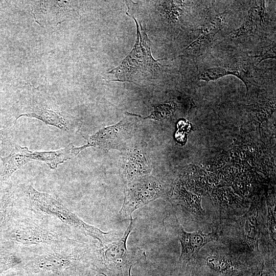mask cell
Here are the masks:
<instances>
[{
    "label": "cell",
    "instance_id": "6da1fadb",
    "mask_svg": "<svg viewBox=\"0 0 276 276\" xmlns=\"http://www.w3.org/2000/svg\"><path fill=\"white\" fill-rule=\"evenodd\" d=\"M33 211L13 217L0 238L4 245L26 251L79 242L71 238L67 226L55 223L51 221V217Z\"/></svg>",
    "mask_w": 276,
    "mask_h": 276
},
{
    "label": "cell",
    "instance_id": "7a4b0ae2",
    "mask_svg": "<svg viewBox=\"0 0 276 276\" xmlns=\"http://www.w3.org/2000/svg\"><path fill=\"white\" fill-rule=\"evenodd\" d=\"M130 223L122 237L117 241L89 245L87 264L104 276H131L132 266L143 258L145 250L141 248L128 249L126 242L134 228L136 218Z\"/></svg>",
    "mask_w": 276,
    "mask_h": 276
},
{
    "label": "cell",
    "instance_id": "3957f363",
    "mask_svg": "<svg viewBox=\"0 0 276 276\" xmlns=\"http://www.w3.org/2000/svg\"><path fill=\"white\" fill-rule=\"evenodd\" d=\"M89 244L80 241L24 251L22 268L29 275L56 276L81 264L87 265Z\"/></svg>",
    "mask_w": 276,
    "mask_h": 276
},
{
    "label": "cell",
    "instance_id": "277c9868",
    "mask_svg": "<svg viewBox=\"0 0 276 276\" xmlns=\"http://www.w3.org/2000/svg\"><path fill=\"white\" fill-rule=\"evenodd\" d=\"M20 190L30 210L58 220L70 228L98 240L99 243L108 242L113 238V231L104 232L86 223L52 195L38 191L29 185H22Z\"/></svg>",
    "mask_w": 276,
    "mask_h": 276
},
{
    "label": "cell",
    "instance_id": "5b68a950",
    "mask_svg": "<svg viewBox=\"0 0 276 276\" xmlns=\"http://www.w3.org/2000/svg\"><path fill=\"white\" fill-rule=\"evenodd\" d=\"M136 26V40L131 52L118 67L108 72L113 81H136L150 77L161 68L159 63L162 59L155 60L151 53L150 40L142 25L140 26L134 17Z\"/></svg>",
    "mask_w": 276,
    "mask_h": 276
},
{
    "label": "cell",
    "instance_id": "8992f818",
    "mask_svg": "<svg viewBox=\"0 0 276 276\" xmlns=\"http://www.w3.org/2000/svg\"><path fill=\"white\" fill-rule=\"evenodd\" d=\"M165 184L158 178L148 175L125 185L124 199L119 211L121 219H130L135 210L167 195Z\"/></svg>",
    "mask_w": 276,
    "mask_h": 276
},
{
    "label": "cell",
    "instance_id": "52a82bcc",
    "mask_svg": "<svg viewBox=\"0 0 276 276\" xmlns=\"http://www.w3.org/2000/svg\"><path fill=\"white\" fill-rule=\"evenodd\" d=\"M137 118L129 113L119 122L99 129L91 135L84 136L87 148L100 147L105 150H122L126 142L130 139L137 123Z\"/></svg>",
    "mask_w": 276,
    "mask_h": 276
},
{
    "label": "cell",
    "instance_id": "ba28073f",
    "mask_svg": "<svg viewBox=\"0 0 276 276\" xmlns=\"http://www.w3.org/2000/svg\"><path fill=\"white\" fill-rule=\"evenodd\" d=\"M216 232L204 234L200 230L189 233L179 226L177 238L181 245L179 261L189 264L195 259L200 249L208 243L217 239Z\"/></svg>",
    "mask_w": 276,
    "mask_h": 276
},
{
    "label": "cell",
    "instance_id": "9c48e42d",
    "mask_svg": "<svg viewBox=\"0 0 276 276\" xmlns=\"http://www.w3.org/2000/svg\"><path fill=\"white\" fill-rule=\"evenodd\" d=\"M121 151L123 158L121 174L125 185L149 175L151 168L142 150L131 148Z\"/></svg>",
    "mask_w": 276,
    "mask_h": 276
},
{
    "label": "cell",
    "instance_id": "30bf717a",
    "mask_svg": "<svg viewBox=\"0 0 276 276\" xmlns=\"http://www.w3.org/2000/svg\"><path fill=\"white\" fill-rule=\"evenodd\" d=\"M224 18L223 14L208 17L201 27L200 35L185 48V52L194 55L200 54L212 43L223 27Z\"/></svg>",
    "mask_w": 276,
    "mask_h": 276
},
{
    "label": "cell",
    "instance_id": "8fae6325",
    "mask_svg": "<svg viewBox=\"0 0 276 276\" xmlns=\"http://www.w3.org/2000/svg\"><path fill=\"white\" fill-rule=\"evenodd\" d=\"M84 149V145L76 147L70 143L66 147L56 151L33 152L28 149L27 155L31 160L42 161L51 169H55L59 165L76 157Z\"/></svg>",
    "mask_w": 276,
    "mask_h": 276
},
{
    "label": "cell",
    "instance_id": "7c38bea8",
    "mask_svg": "<svg viewBox=\"0 0 276 276\" xmlns=\"http://www.w3.org/2000/svg\"><path fill=\"white\" fill-rule=\"evenodd\" d=\"M229 75H234L240 78L245 83L247 91H248L254 80L250 66L246 64L234 67L209 68L200 74L199 79L209 82Z\"/></svg>",
    "mask_w": 276,
    "mask_h": 276
},
{
    "label": "cell",
    "instance_id": "4fadbf2b",
    "mask_svg": "<svg viewBox=\"0 0 276 276\" xmlns=\"http://www.w3.org/2000/svg\"><path fill=\"white\" fill-rule=\"evenodd\" d=\"M205 269L212 276H235L239 269L228 257L219 254L208 256L205 259Z\"/></svg>",
    "mask_w": 276,
    "mask_h": 276
},
{
    "label": "cell",
    "instance_id": "5bb4252c",
    "mask_svg": "<svg viewBox=\"0 0 276 276\" xmlns=\"http://www.w3.org/2000/svg\"><path fill=\"white\" fill-rule=\"evenodd\" d=\"M27 147L16 146L7 156L1 158L2 162L1 180H7L21 167L32 161L28 156Z\"/></svg>",
    "mask_w": 276,
    "mask_h": 276
},
{
    "label": "cell",
    "instance_id": "9a60e30c",
    "mask_svg": "<svg viewBox=\"0 0 276 276\" xmlns=\"http://www.w3.org/2000/svg\"><path fill=\"white\" fill-rule=\"evenodd\" d=\"M254 2L242 24L230 33L229 35L232 38H237L252 33L258 26L262 25L264 17V1Z\"/></svg>",
    "mask_w": 276,
    "mask_h": 276
},
{
    "label": "cell",
    "instance_id": "2e32d148",
    "mask_svg": "<svg viewBox=\"0 0 276 276\" xmlns=\"http://www.w3.org/2000/svg\"><path fill=\"white\" fill-rule=\"evenodd\" d=\"M259 211L252 205L245 215L243 225V235L246 243L254 250L258 251L260 238Z\"/></svg>",
    "mask_w": 276,
    "mask_h": 276
},
{
    "label": "cell",
    "instance_id": "e0dca14e",
    "mask_svg": "<svg viewBox=\"0 0 276 276\" xmlns=\"http://www.w3.org/2000/svg\"><path fill=\"white\" fill-rule=\"evenodd\" d=\"M175 204L191 213L201 215L203 210L201 205V199L188 191L182 185H178L174 193Z\"/></svg>",
    "mask_w": 276,
    "mask_h": 276
},
{
    "label": "cell",
    "instance_id": "ac0fdd59",
    "mask_svg": "<svg viewBox=\"0 0 276 276\" xmlns=\"http://www.w3.org/2000/svg\"><path fill=\"white\" fill-rule=\"evenodd\" d=\"M21 116L36 118L47 125L53 126L62 130L67 131L69 129V125L60 113L44 107H36L31 112L19 115L16 120Z\"/></svg>",
    "mask_w": 276,
    "mask_h": 276
},
{
    "label": "cell",
    "instance_id": "d6986e66",
    "mask_svg": "<svg viewBox=\"0 0 276 276\" xmlns=\"http://www.w3.org/2000/svg\"><path fill=\"white\" fill-rule=\"evenodd\" d=\"M15 201L14 191L11 188L0 195V238L13 217Z\"/></svg>",
    "mask_w": 276,
    "mask_h": 276
},
{
    "label": "cell",
    "instance_id": "ffe728a7",
    "mask_svg": "<svg viewBox=\"0 0 276 276\" xmlns=\"http://www.w3.org/2000/svg\"><path fill=\"white\" fill-rule=\"evenodd\" d=\"M24 261L23 251L4 245L0 248V275L11 268L22 267Z\"/></svg>",
    "mask_w": 276,
    "mask_h": 276
},
{
    "label": "cell",
    "instance_id": "44dd1931",
    "mask_svg": "<svg viewBox=\"0 0 276 276\" xmlns=\"http://www.w3.org/2000/svg\"><path fill=\"white\" fill-rule=\"evenodd\" d=\"M175 104L173 102H167L158 105L154 110L145 119H152L156 120H163L171 115L175 110Z\"/></svg>",
    "mask_w": 276,
    "mask_h": 276
},
{
    "label": "cell",
    "instance_id": "7402d4cb",
    "mask_svg": "<svg viewBox=\"0 0 276 276\" xmlns=\"http://www.w3.org/2000/svg\"><path fill=\"white\" fill-rule=\"evenodd\" d=\"M255 58L257 65L264 60L275 58V40L262 49L259 53L255 56Z\"/></svg>",
    "mask_w": 276,
    "mask_h": 276
},
{
    "label": "cell",
    "instance_id": "603a6c76",
    "mask_svg": "<svg viewBox=\"0 0 276 276\" xmlns=\"http://www.w3.org/2000/svg\"><path fill=\"white\" fill-rule=\"evenodd\" d=\"M268 227L270 237L275 243V212L274 205L268 204Z\"/></svg>",
    "mask_w": 276,
    "mask_h": 276
},
{
    "label": "cell",
    "instance_id": "cb8c5ba5",
    "mask_svg": "<svg viewBox=\"0 0 276 276\" xmlns=\"http://www.w3.org/2000/svg\"><path fill=\"white\" fill-rule=\"evenodd\" d=\"M81 265L71 267L56 276H83L80 270L81 268L80 266Z\"/></svg>",
    "mask_w": 276,
    "mask_h": 276
},
{
    "label": "cell",
    "instance_id": "d4e9b609",
    "mask_svg": "<svg viewBox=\"0 0 276 276\" xmlns=\"http://www.w3.org/2000/svg\"><path fill=\"white\" fill-rule=\"evenodd\" d=\"M185 276H195L194 270L193 267L190 266L187 267Z\"/></svg>",
    "mask_w": 276,
    "mask_h": 276
},
{
    "label": "cell",
    "instance_id": "484cf974",
    "mask_svg": "<svg viewBox=\"0 0 276 276\" xmlns=\"http://www.w3.org/2000/svg\"><path fill=\"white\" fill-rule=\"evenodd\" d=\"M263 266L261 267V268L254 272L252 276H263Z\"/></svg>",
    "mask_w": 276,
    "mask_h": 276
},
{
    "label": "cell",
    "instance_id": "4316f807",
    "mask_svg": "<svg viewBox=\"0 0 276 276\" xmlns=\"http://www.w3.org/2000/svg\"><path fill=\"white\" fill-rule=\"evenodd\" d=\"M4 144V132L0 130V150H1Z\"/></svg>",
    "mask_w": 276,
    "mask_h": 276
},
{
    "label": "cell",
    "instance_id": "83f0119b",
    "mask_svg": "<svg viewBox=\"0 0 276 276\" xmlns=\"http://www.w3.org/2000/svg\"><path fill=\"white\" fill-rule=\"evenodd\" d=\"M29 276H43V275H29Z\"/></svg>",
    "mask_w": 276,
    "mask_h": 276
}]
</instances>
